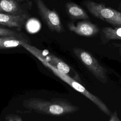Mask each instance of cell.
<instances>
[{
	"instance_id": "8992f818",
	"label": "cell",
	"mask_w": 121,
	"mask_h": 121,
	"mask_svg": "<svg viewBox=\"0 0 121 121\" xmlns=\"http://www.w3.org/2000/svg\"><path fill=\"white\" fill-rule=\"evenodd\" d=\"M67 26L69 31L83 36H92L95 35L99 32L97 26L88 21H80L76 25L69 22Z\"/></svg>"
},
{
	"instance_id": "8fae6325",
	"label": "cell",
	"mask_w": 121,
	"mask_h": 121,
	"mask_svg": "<svg viewBox=\"0 0 121 121\" xmlns=\"http://www.w3.org/2000/svg\"><path fill=\"white\" fill-rule=\"evenodd\" d=\"M24 41L27 42L24 40L15 36H0V49H8L21 46Z\"/></svg>"
},
{
	"instance_id": "9a60e30c",
	"label": "cell",
	"mask_w": 121,
	"mask_h": 121,
	"mask_svg": "<svg viewBox=\"0 0 121 121\" xmlns=\"http://www.w3.org/2000/svg\"><path fill=\"white\" fill-rule=\"evenodd\" d=\"M109 121H120L121 120L119 118L116 111H114L111 115V117L109 120Z\"/></svg>"
},
{
	"instance_id": "7c38bea8",
	"label": "cell",
	"mask_w": 121,
	"mask_h": 121,
	"mask_svg": "<svg viewBox=\"0 0 121 121\" xmlns=\"http://www.w3.org/2000/svg\"><path fill=\"white\" fill-rule=\"evenodd\" d=\"M102 31L104 37L107 40H121V26L104 27L102 28ZM119 45V52L121 55V43Z\"/></svg>"
},
{
	"instance_id": "5bb4252c",
	"label": "cell",
	"mask_w": 121,
	"mask_h": 121,
	"mask_svg": "<svg viewBox=\"0 0 121 121\" xmlns=\"http://www.w3.org/2000/svg\"><path fill=\"white\" fill-rule=\"evenodd\" d=\"M5 119L7 121H22V119L20 116L18 115L11 114H8L5 116Z\"/></svg>"
},
{
	"instance_id": "52a82bcc",
	"label": "cell",
	"mask_w": 121,
	"mask_h": 121,
	"mask_svg": "<svg viewBox=\"0 0 121 121\" xmlns=\"http://www.w3.org/2000/svg\"><path fill=\"white\" fill-rule=\"evenodd\" d=\"M28 17L26 13L13 15L0 12V24L10 27L21 28Z\"/></svg>"
},
{
	"instance_id": "9c48e42d",
	"label": "cell",
	"mask_w": 121,
	"mask_h": 121,
	"mask_svg": "<svg viewBox=\"0 0 121 121\" xmlns=\"http://www.w3.org/2000/svg\"><path fill=\"white\" fill-rule=\"evenodd\" d=\"M0 12L13 15L25 13L15 0H0Z\"/></svg>"
},
{
	"instance_id": "7a4b0ae2",
	"label": "cell",
	"mask_w": 121,
	"mask_h": 121,
	"mask_svg": "<svg viewBox=\"0 0 121 121\" xmlns=\"http://www.w3.org/2000/svg\"><path fill=\"white\" fill-rule=\"evenodd\" d=\"M25 107L40 113L60 116L75 112L79 108L68 100L53 98L47 101L39 98H31L23 101Z\"/></svg>"
},
{
	"instance_id": "ba28073f",
	"label": "cell",
	"mask_w": 121,
	"mask_h": 121,
	"mask_svg": "<svg viewBox=\"0 0 121 121\" xmlns=\"http://www.w3.org/2000/svg\"><path fill=\"white\" fill-rule=\"evenodd\" d=\"M45 58L50 64L59 71L64 73L71 78V76H74L77 81H80V78L78 74L59 58L50 53H49V55L47 57H45Z\"/></svg>"
},
{
	"instance_id": "277c9868",
	"label": "cell",
	"mask_w": 121,
	"mask_h": 121,
	"mask_svg": "<svg viewBox=\"0 0 121 121\" xmlns=\"http://www.w3.org/2000/svg\"><path fill=\"white\" fill-rule=\"evenodd\" d=\"M73 52L78 58L99 81L104 84L107 82L105 69L90 52L78 47L74 48Z\"/></svg>"
},
{
	"instance_id": "2e32d148",
	"label": "cell",
	"mask_w": 121,
	"mask_h": 121,
	"mask_svg": "<svg viewBox=\"0 0 121 121\" xmlns=\"http://www.w3.org/2000/svg\"><path fill=\"white\" fill-rule=\"evenodd\" d=\"M120 9H121V3H120Z\"/></svg>"
},
{
	"instance_id": "30bf717a",
	"label": "cell",
	"mask_w": 121,
	"mask_h": 121,
	"mask_svg": "<svg viewBox=\"0 0 121 121\" xmlns=\"http://www.w3.org/2000/svg\"><path fill=\"white\" fill-rule=\"evenodd\" d=\"M65 7L68 14L73 19H88L89 18L86 12L74 3L67 2Z\"/></svg>"
},
{
	"instance_id": "6da1fadb",
	"label": "cell",
	"mask_w": 121,
	"mask_h": 121,
	"mask_svg": "<svg viewBox=\"0 0 121 121\" xmlns=\"http://www.w3.org/2000/svg\"><path fill=\"white\" fill-rule=\"evenodd\" d=\"M26 49L30 53L37 58L45 66L51 70L58 77L66 82L75 90L79 92L91 101L104 113L107 115H110L111 112L109 109L104 103L101 100V99L90 93L78 81L75 80L70 76L59 71L58 69L52 66L46 60L42 51L30 44L27 45L26 47Z\"/></svg>"
},
{
	"instance_id": "4fadbf2b",
	"label": "cell",
	"mask_w": 121,
	"mask_h": 121,
	"mask_svg": "<svg viewBox=\"0 0 121 121\" xmlns=\"http://www.w3.org/2000/svg\"><path fill=\"white\" fill-rule=\"evenodd\" d=\"M12 36L17 37L23 40H24L28 43L27 39L23 35H22V34L17 33L15 31L0 26V36Z\"/></svg>"
},
{
	"instance_id": "5b68a950",
	"label": "cell",
	"mask_w": 121,
	"mask_h": 121,
	"mask_svg": "<svg viewBox=\"0 0 121 121\" xmlns=\"http://www.w3.org/2000/svg\"><path fill=\"white\" fill-rule=\"evenodd\" d=\"M39 13L48 28L52 31L60 33L64 31L59 16L55 10L48 9L42 0H34Z\"/></svg>"
},
{
	"instance_id": "3957f363",
	"label": "cell",
	"mask_w": 121,
	"mask_h": 121,
	"mask_svg": "<svg viewBox=\"0 0 121 121\" xmlns=\"http://www.w3.org/2000/svg\"><path fill=\"white\" fill-rule=\"evenodd\" d=\"M84 4L94 17L115 26H121V12L91 0H86Z\"/></svg>"
}]
</instances>
